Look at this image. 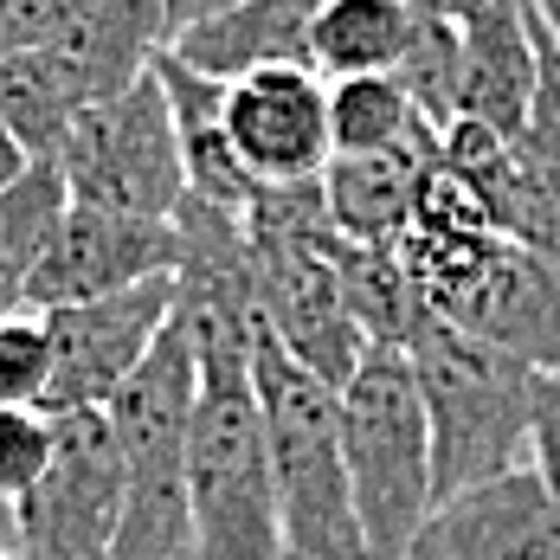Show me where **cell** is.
Wrapping results in <instances>:
<instances>
[{
  "label": "cell",
  "mask_w": 560,
  "mask_h": 560,
  "mask_svg": "<svg viewBox=\"0 0 560 560\" xmlns=\"http://www.w3.org/2000/svg\"><path fill=\"white\" fill-rule=\"evenodd\" d=\"M252 393L265 419L271 483L283 515V555L290 560H374L368 528L348 483V445H341V387H329L316 368H303L265 323Z\"/></svg>",
  "instance_id": "obj_1"
},
{
  "label": "cell",
  "mask_w": 560,
  "mask_h": 560,
  "mask_svg": "<svg viewBox=\"0 0 560 560\" xmlns=\"http://www.w3.org/2000/svg\"><path fill=\"white\" fill-rule=\"evenodd\" d=\"M419 393H425V425H432V490H470L497 470L528 464L535 451V381L522 354L483 341L464 323L425 316L419 336L406 341Z\"/></svg>",
  "instance_id": "obj_2"
},
{
  "label": "cell",
  "mask_w": 560,
  "mask_h": 560,
  "mask_svg": "<svg viewBox=\"0 0 560 560\" xmlns=\"http://www.w3.org/2000/svg\"><path fill=\"white\" fill-rule=\"evenodd\" d=\"M200 368L194 341L168 316V329L142 354V368L110 393V425L122 445V528L110 560H187V439H194Z\"/></svg>",
  "instance_id": "obj_3"
},
{
  "label": "cell",
  "mask_w": 560,
  "mask_h": 560,
  "mask_svg": "<svg viewBox=\"0 0 560 560\" xmlns=\"http://www.w3.org/2000/svg\"><path fill=\"white\" fill-rule=\"evenodd\" d=\"M341 445H348V483L368 528L374 560H406L432 490V425H425V393L406 348L368 341L361 368L341 381Z\"/></svg>",
  "instance_id": "obj_4"
},
{
  "label": "cell",
  "mask_w": 560,
  "mask_h": 560,
  "mask_svg": "<svg viewBox=\"0 0 560 560\" xmlns=\"http://www.w3.org/2000/svg\"><path fill=\"white\" fill-rule=\"evenodd\" d=\"M187 560H290L252 381H200L187 439Z\"/></svg>",
  "instance_id": "obj_5"
},
{
  "label": "cell",
  "mask_w": 560,
  "mask_h": 560,
  "mask_svg": "<svg viewBox=\"0 0 560 560\" xmlns=\"http://www.w3.org/2000/svg\"><path fill=\"white\" fill-rule=\"evenodd\" d=\"M58 168L71 180V200L142 213V220H174L180 213L187 162H180V136H174V110L155 65L136 84H122L116 97H97L71 122V136L58 149Z\"/></svg>",
  "instance_id": "obj_6"
},
{
  "label": "cell",
  "mask_w": 560,
  "mask_h": 560,
  "mask_svg": "<svg viewBox=\"0 0 560 560\" xmlns=\"http://www.w3.org/2000/svg\"><path fill=\"white\" fill-rule=\"evenodd\" d=\"M122 528V445L104 406L52 412V457L13 503L20 560H110Z\"/></svg>",
  "instance_id": "obj_7"
},
{
  "label": "cell",
  "mask_w": 560,
  "mask_h": 560,
  "mask_svg": "<svg viewBox=\"0 0 560 560\" xmlns=\"http://www.w3.org/2000/svg\"><path fill=\"white\" fill-rule=\"evenodd\" d=\"M174 316V271L168 278H142L110 296H84V303H58L46 310L52 323V387L46 412H78V406H110V393L142 368V354Z\"/></svg>",
  "instance_id": "obj_8"
},
{
  "label": "cell",
  "mask_w": 560,
  "mask_h": 560,
  "mask_svg": "<svg viewBox=\"0 0 560 560\" xmlns=\"http://www.w3.org/2000/svg\"><path fill=\"white\" fill-rule=\"evenodd\" d=\"M406 560H560V497L528 457L515 470L439 497Z\"/></svg>",
  "instance_id": "obj_9"
},
{
  "label": "cell",
  "mask_w": 560,
  "mask_h": 560,
  "mask_svg": "<svg viewBox=\"0 0 560 560\" xmlns=\"http://www.w3.org/2000/svg\"><path fill=\"white\" fill-rule=\"evenodd\" d=\"M225 129L258 187L316 180L329 168V78L316 65H265L225 84Z\"/></svg>",
  "instance_id": "obj_10"
},
{
  "label": "cell",
  "mask_w": 560,
  "mask_h": 560,
  "mask_svg": "<svg viewBox=\"0 0 560 560\" xmlns=\"http://www.w3.org/2000/svg\"><path fill=\"white\" fill-rule=\"evenodd\" d=\"M174 265H180V225L174 220H142V213L71 200L52 252L39 258V271L26 283V303L58 310V303L110 296V290H129L142 278H168Z\"/></svg>",
  "instance_id": "obj_11"
},
{
  "label": "cell",
  "mask_w": 560,
  "mask_h": 560,
  "mask_svg": "<svg viewBox=\"0 0 560 560\" xmlns=\"http://www.w3.org/2000/svg\"><path fill=\"white\" fill-rule=\"evenodd\" d=\"M445 323H464L483 341H497L509 354H522L528 368H560V271L515 245L497 238L477 265V278L457 290V303L445 310Z\"/></svg>",
  "instance_id": "obj_12"
},
{
  "label": "cell",
  "mask_w": 560,
  "mask_h": 560,
  "mask_svg": "<svg viewBox=\"0 0 560 560\" xmlns=\"http://www.w3.org/2000/svg\"><path fill=\"white\" fill-rule=\"evenodd\" d=\"M33 46L52 52L97 104L136 84L168 46V0H52Z\"/></svg>",
  "instance_id": "obj_13"
},
{
  "label": "cell",
  "mask_w": 560,
  "mask_h": 560,
  "mask_svg": "<svg viewBox=\"0 0 560 560\" xmlns=\"http://www.w3.org/2000/svg\"><path fill=\"white\" fill-rule=\"evenodd\" d=\"M541 91V39L528 0H483L457 20V122L515 136Z\"/></svg>",
  "instance_id": "obj_14"
},
{
  "label": "cell",
  "mask_w": 560,
  "mask_h": 560,
  "mask_svg": "<svg viewBox=\"0 0 560 560\" xmlns=\"http://www.w3.org/2000/svg\"><path fill=\"white\" fill-rule=\"evenodd\" d=\"M323 0H238L213 20L174 33L168 52L187 58L207 78H245L265 65H310V26H316Z\"/></svg>",
  "instance_id": "obj_15"
},
{
  "label": "cell",
  "mask_w": 560,
  "mask_h": 560,
  "mask_svg": "<svg viewBox=\"0 0 560 560\" xmlns=\"http://www.w3.org/2000/svg\"><path fill=\"white\" fill-rule=\"evenodd\" d=\"M445 136L412 142V149H374V155H329L323 194H329V220L354 245H393L412 213H419V180L432 168Z\"/></svg>",
  "instance_id": "obj_16"
},
{
  "label": "cell",
  "mask_w": 560,
  "mask_h": 560,
  "mask_svg": "<svg viewBox=\"0 0 560 560\" xmlns=\"http://www.w3.org/2000/svg\"><path fill=\"white\" fill-rule=\"evenodd\" d=\"M155 78L168 91L174 110V136H180V162H187V194L220 200V207H252L258 180L245 174L232 129H225V78L194 71L187 58H174L168 46L155 52Z\"/></svg>",
  "instance_id": "obj_17"
},
{
  "label": "cell",
  "mask_w": 560,
  "mask_h": 560,
  "mask_svg": "<svg viewBox=\"0 0 560 560\" xmlns=\"http://www.w3.org/2000/svg\"><path fill=\"white\" fill-rule=\"evenodd\" d=\"M419 7L406 0H323L310 26V65L323 78H361V71H399L419 39Z\"/></svg>",
  "instance_id": "obj_18"
},
{
  "label": "cell",
  "mask_w": 560,
  "mask_h": 560,
  "mask_svg": "<svg viewBox=\"0 0 560 560\" xmlns=\"http://www.w3.org/2000/svg\"><path fill=\"white\" fill-rule=\"evenodd\" d=\"M65 213H71V180L58 155H33L0 187V303H26V283L52 252Z\"/></svg>",
  "instance_id": "obj_19"
},
{
  "label": "cell",
  "mask_w": 560,
  "mask_h": 560,
  "mask_svg": "<svg viewBox=\"0 0 560 560\" xmlns=\"http://www.w3.org/2000/svg\"><path fill=\"white\" fill-rule=\"evenodd\" d=\"M445 136L432 116L412 104L399 71H361V78H329V142L336 155H374V149H412Z\"/></svg>",
  "instance_id": "obj_20"
},
{
  "label": "cell",
  "mask_w": 560,
  "mask_h": 560,
  "mask_svg": "<svg viewBox=\"0 0 560 560\" xmlns=\"http://www.w3.org/2000/svg\"><path fill=\"white\" fill-rule=\"evenodd\" d=\"M84 110H91V97L78 91V78L52 52L26 46V52H13L0 65V116L20 136L26 155H58L65 136H71V122Z\"/></svg>",
  "instance_id": "obj_21"
},
{
  "label": "cell",
  "mask_w": 560,
  "mask_h": 560,
  "mask_svg": "<svg viewBox=\"0 0 560 560\" xmlns=\"http://www.w3.org/2000/svg\"><path fill=\"white\" fill-rule=\"evenodd\" d=\"M52 387V323L33 303H0V399L46 406Z\"/></svg>",
  "instance_id": "obj_22"
},
{
  "label": "cell",
  "mask_w": 560,
  "mask_h": 560,
  "mask_svg": "<svg viewBox=\"0 0 560 560\" xmlns=\"http://www.w3.org/2000/svg\"><path fill=\"white\" fill-rule=\"evenodd\" d=\"M52 457V412L46 406H7L0 399V503L13 509Z\"/></svg>",
  "instance_id": "obj_23"
},
{
  "label": "cell",
  "mask_w": 560,
  "mask_h": 560,
  "mask_svg": "<svg viewBox=\"0 0 560 560\" xmlns=\"http://www.w3.org/2000/svg\"><path fill=\"white\" fill-rule=\"evenodd\" d=\"M528 457L560 497V368H541V381H535V451Z\"/></svg>",
  "instance_id": "obj_24"
},
{
  "label": "cell",
  "mask_w": 560,
  "mask_h": 560,
  "mask_svg": "<svg viewBox=\"0 0 560 560\" xmlns=\"http://www.w3.org/2000/svg\"><path fill=\"white\" fill-rule=\"evenodd\" d=\"M46 7H52V0H0V65H7L13 52H26V46L39 39Z\"/></svg>",
  "instance_id": "obj_25"
},
{
  "label": "cell",
  "mask_w": 560,
  "mask_h": 560,
  "mask_svg": "<svg viewBox=\"0 0 560 560\" xmlns=\"http://www.w3.org/2000/svg\"><path fill=\"white\" fill-rule=\"evenodd\" d=\"M225 7H238V0H168V39L174 33H187V26H200V20H213Z\"/></svg>",
  "instance_id": "obj_26"
},
{
  "label": "cell",
  "mask_w": 560,
  "mask_h": 560,
  "mask_svg": "<svg viewBox=\"0 0 560 560\" xmlns=\"http://www.w3.org/2000/svg\"><path fill=\"white\" fill-rule=\"evenodd\" d=\"M26 162H33V155L20 149V136H13V129H7V116H0V187H7L13 174L26 168Z\"/></svg>",
  "instance_id": "obj_27"
},
{
  "label": "cell",
  "mask_w": 560,
  "mask_h": 560,
  "mask_svg": "<svg viewBox=\"0 0 560 560\" xmlns=\"http://www.w3.org/2000/svg\"><path fill=\"white\" fill-rule=\"evenodd\" d=\"M406 7H419V13H432V20H470L483 0H406Z\"/></svg>",
  "instance_id": "obj_28"
},
{
  "label": "cell",
  "mask_w": 560,
  "mask_h": 560,
  "mask_svg": "<svg viewBox=\"0 0 560 560\" xmlns=\"http://www.w3.org/2000/svg\"><path fill=\"white\" fill-rule=\"evenodd\" d=\"M528 13H535V20H541V26L560 39V0H528Z\"/></svg>",
  "instance_id": "obj_29"
},
{
  "label": "cell",
  "mask_w": 560,
  "mask_h": 560,
  "mask_svg": "<svg viewBox=\"0 0 560 560\" xmlns=\"http://www.w3.org/2000/svg\"><path fill=\"white\" fill-rule=\"evenodd\" d=\"M0 560H20V555H7V548H0Z\"/></svg>",
  "instance_id": "obj_30"
},
{
  "label": "cell",
  "mask_w": 560,
  "mask_h": 560,
  "mask_svg": "<svg viewBox=\"0 0 560 560\" xmlns=\"http://www.w3.org/2000/svg\"><path fill=\"white\" fill-rule=\"evenodd\" d=\"M555 46H560V39H555Z\"/></svg>",
  "instance_id": "obj_31"
}]
</instances>
